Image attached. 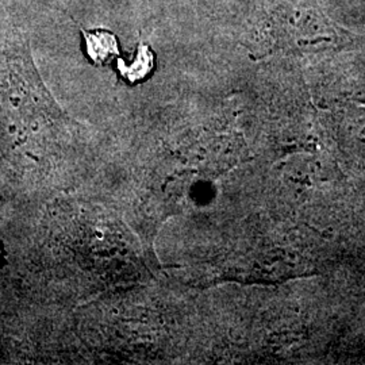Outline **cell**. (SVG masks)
Masks as SVG:
<instances>
[{
	"label": "cell",
	"mask_w": 365,
	"mask_h": 365,
	"mask_svg": "<svg viewBox=\"0 0 365 365\" xmlns=\"http://www.w3.org/2000/svg\"><path fill=\"white\" fill-rule=\"evenodd\" d=\"M87 43V52L95 64H103L118 54L117 38L106 30H81Z\"/></svg>",
	"instance_id": "cell-1"
}]
</instances>
